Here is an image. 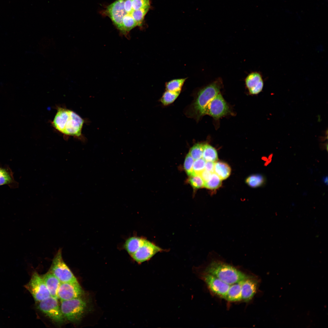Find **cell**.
<instances>
[{"label":"cell","mask_w":328,"mask_h":328,"mask_svg":"<svg viewBox=\"0 0 328 328\" xmlns=\"http://www.w3.org/2000/svg\"><path fill=\"white\" fill-rule=\"evenodd\" d=\"M150 7V0H117L109 5L106 14L117 28L126 35L142 25Z\"/></svg>","instance_id":"cell-1"},{"label":"cell","mask_w":328,"mask_h":328,"mask_svg":"<svg viewBox=\"0 0 328 328\" xmlns=\"http://www.w3.org/2000/svg\"><path fill=\"white\" fill-rule=\"evenodd\" d=\"M57 112L52 122L56 130L66 136L80 138L84 120L73 111L58 107Z\"/></svg>","instance_id":"cell-2"},{"label":"cell","mask_w":328,"mask_h":328,"mask_svg":"<svg viewBox=\"0 0 328 328\" xmlns=\"http://www.w3.org/2000/svg\"><path fill=\"white\" fill-rule=\"evenodd\" d=\"M203 272L230 285L243 280L249 276L230 265L216 260L211 262Z\"/></svg>","instance_id":"cell-3"},{"label":"cell","mask_w":328,"mask_h":328,"mask_svg":"<svg viewBox=\"0 0 328 328\" xmlns=\"http://www.w3.org/2000/svg\"><path fill=\"white\" fill-rule=\"evenodd\" d=\"M223 87L222 80L218 78L199 91L192 106V114L197 119L205 115L207 105L220 93Z\"/></svg>","instance_id":"cell-4"},{"label":"cell","mask_w":328,"mask_h":328,"mask_svg":"<svg viewBox=\"0 0 328 328\" xmlns=\"http://www.w3.org/2000/svg\"><path fill=\"white\" fill-rule=\"evenodd\" d=\"M61 301L60 307L65 319L73 323L81 320L87 309V303L83 296Z\"/></svg>","instance_id":"cell-5"},{"label":"cell","mask_w":328,"mask_h":328,"mask_svg":"<svg viewBox=\"0 0 328 328\" xmlns=\"http://www.w3.org/2000/svg\"><path fill=\"white\" fill-rule=\"evenodd\" d=\"M60 248L54 256L49 271L61 282H74L77 280L69 267L64 261Z\"/></svg>","instance_id":"cell-6"},{"label":"cell","mask_w":328,"mask_h":328,"mask_svg":"<svg viewBox=\"0 0 328 328\" xmlns=\"http://www.w3.org/2000/svg\"><path fill=\"white\" fill-rule=\"evenodd\" d=\"M37 308L53 322L61 324L65 319L59 306L57 299L50 296L37 302Z\"/></svg>","instance_id":"cell-7"},{"label":"cell","mask_w":328,"mask_h":328,"mask_svg":"<svg viewBox=\"0 0 328 328\" xmlns=\"http://www.w3.org/2000/svg\"><path fill=\"white\" fill-rule=\"evenodd\" d=\"M24 286L36 302L51 296L42 276L36 272L33 273L29 282Z\"/></svg>","instance_id":"cell-8"},{"label":"cell","mask_w":328,"mask_h":328,"mask_svg":"<svg viewBox=\"0 0 328 328\" xmlns=\"http://www.w3.org/2000/svg\"><path fill=\"white\" fill-rule=\"evenodd\" d=\"M165 251L154 243L144 238L136 251L131 256L138 263L149 260L155 254Z\"/></svg>","instance_id":"cell-9"},{"label":"cell","mask_w":328,"mask_h":328,"mask_svg":"<svg viewBox=\"0 0 328 328\" xmlns=\"http://www.w3.org/2000/svg\"><path fill=\"white\" fill-rule=\"evenodd\" d=\"M229 106L220 93L209 103L206 109L205 115L217 119L230 114Z\"/></svg>","instance_id":"cell-10"},{"label":"cell","mask_w":328,"mask_h":328,"mask_svg":"<svg viewBox=\"0 0 328 328\" xmlns=\"http://www.w3.org/2000/svg\"><path fill=\"white\" fill-rule=\"evenodd\" d=\"M200 275L211 291L224 299L230 285L215 276L203 271L200 274Z\"/></svg>","instance_id":"cell-11"},{"label":"cell","mask_w":328,"mask_h":328,"mask_svg":"<svg viewBox=\"0 0 328 328\" xmlns=\"http://www.w3.org/2000/svg\"><path fill=\"white\" fill-rule=\"evenodd\" d=\"M84 292L78 281L61 282L57 295L61 301L68 300L83 296Z\"/></svg>","instance_id":"cell-12"},{"label":"cell","mask_w":328,"mask_h":328,"mask_svg":"<svg viewBox=\"0 0 328 328\" xmlns=\"http://www.w3.org/2000/svg\"><path fill=\"white\" fill-rule=\"evenodd\" d=\"M245 82L246 87L251 94H257L263 89L264 82L262 76L258 72L249 73L246 77Z\"/></svg>","instance_id":"cell-13"},{"label":"cell","mask_w":328,"mask_h":328,"mask_svg":"<svg viewBox=\"0 0 328 328\" xmlns=\"http://www.w3.org/2000/svg\"><path fill=\"white\" fill-rule=\"evenodd\" d=\"M257 282L249 276L243 281L241 287V299L245 301L251 300L255 294L257 289Z\"/></svg>","instance_id":"cell-14"},{"label":"cell","mask_w":328,"mask_h":328,"mask_svg":"<svg viewBox=\"0 0 328 328\" xmlns=\"http://www.w3.org/2000/svg\"><path fill=\"white\" fill-rule=\"evenodd\" d=\"M42 277L51 296L58 299L57 291L60 282L53 274L49 272Z\"/></svg>","instance_id":"cell-15"},{"label":"cell","mask_w":328,"mask_h":328,"mask_svg":"<svg viewBox=\"0 0 328 328\" xmlns=\"http://www.w3.org/2000/svg\"><path fill=\"white\" fill-rule=\"evenodd\" d=\"M243 281L230 285L224 299L231 302L241 300V287Z\"/></svg>","instance_id":"cell-16"},{"label":"cell","mask_w":328,"mask_h":328,"mask_svg":"<svg viewBox=\"0 0 328 328\" xmlns=\"http://www.w3.org/2000/svg\"><path fill=\"white\" fill-rule=\"evenodd\" d=\"M17 185L9 168L0 167V186L8 185L10 186Z\"/></svg>","instance_id":"cell-17"},{"label":"cell","mask_w":328,"mask_h":328,"mask_svg":"<svg viewBox=\"0 0 328 328\" xmlns=\"http://www.w3.org/2000/svg\"><path fill=\"white\" fill-rule=\"evenodd\" d=\"M231 171V168L227 163L221 162H215L214 173L221 180L227 178L230 175Z\"/></svg>","instance_id":"cell-18"},{"label":"cell","mask_w":328,"mask_h":328,"mask_svg":"<svg viewBox=\"0 0 328 328\" xmlns=\"http://www.w3.org/2000/svg\"><path fill=\"white\" fill-rule=\"evenodd\" d=\"M144 238L132 237L128 239L124 244V248L131 256L137 250Z\"/></svg>","instance_id":"cell-19"},{"label":"cell","mask_w":328,"mask_h":328,"mask_svg":"<svg viewBox=\"0 0 328 328\" xmlns=\"http://www.w3.org/2000/svg\"><path fill=\"white\" fill-rule=\"evenodd\" d=\"M202 157L206 161L215 162L218 160L217 154L216 149L207 144H204Z\"/></svg>","instance_id":"cell-20"},{"label":"cell","mask_w":328,"mask_h":328,"mask_svg":"<svg viewBox=\"0 0 328 328\" xmlns=\"http://www.w3.org/2000/svg\"><path fill=\"white\" fill-rule=\"evenodd\" d=\"M187 78L175 79L166 83V90L173 91H181L182 87Z\"/></svg>","instance_id":"cell-21"},{"label":"cell","mask_w":328,"mask_h":328,"mask_svg":"<svg viewBox=\"0 0 328 328\" xmlns=\"http://www.w3.org/2000/svg\"><path fill=\"white\" fill-rule=\"evenodd\" d=\"M181 91L173 92L166 90L160 99V101L164 105L173 103L179 96Z\"/></svg>","instance_id":"cell-22"},{"label":"cell","mask_w":328,"mask_h":328,"mask_svg":"<svg viewBox=\"0 0 328 328\" xmlns=\"http://www.w3.org/2000/svg\"><path fill=\"white\" fill-rule=\"evenodd\" d=\"M221 185V180L215 173H213L209 179L205 183L204 187L209 189H217Z\"/></svg>","instance_id":"cell-23"},{"label":"cell","mask_w":328,"mask_h":328,"mask_svg":"<svg viewBox=\"0 0 328 328\" xmlns=\"http://www.w3.org/2000/svg\"><path fill=\"white\" fill-rule=\"evenodd\" d=\"M204 144H196L190 149L189 153L194 160L200 159L202 157Z\"/></svg>","instance_id":"cell-24"},{"label":"cell","mask_w":328,"mask_h":328,"mask_svg":"<svg viewBox=\"0 0 328 328\" xmlns=\"http://www.w3.org/2000/svg\"><path fill=\"white\" fill-rule=\"evenodd\" d=\"M206 163V161L203 158L195 160L193 165L192 176L199 175L200 173L205 169Z\"/></svg>","instance_id":"cell-25"},{"label":"cell","mask_w":328,"mask_h":328,"mask_svg":"<svg viewBox=\"0 0 328 328\" xmlns=\"http://www.w3.org/2000/svg\"><path fill=\"white\" fill-rule=\"evenodd\" d=\"M263 177L261 175H252L248 177L246 180V182L252 187H257L260 186L264 182Z\"/></svg>","instance_id":"cell-26"},{"label":"cell","mask_w":328,"mask_h":328,"mask_svg":"<svg viewBox=\"0 0 328 328\" xmlns=\"http://www.w3.org/2000/svg\"><path fill=\"white\" fill-rule=\"evenodd\" d=\"M189 181L194 189H198L204 187L205 183L199 175L190 176Z\"/></svg>","instance_id":"cell-27"},{"label":"cell","mask_w":328,"mask_h":328,"mask_svg":"<svg viewBox=\"0 0 328 328\" xmlns=\"http://www.w3.org/2000/svg\"><path fill=\"white\" fill-rule=\"evenodd\" d=\"M194 160L189 153L185 160L184 168L187 175L190 176L192 175L193 167Z\"/></svg>","instance_id":"cell-28"},{"label":"cell","mask_w":328,"mask_h":328,"mask_svg":"<svg viewBox=\"0 0 328 328\" xmlns=\"http://www.w3.org/2000/svg\"><path fill=\"white\" fill-rule=\"evenodd\" d=\"M212 173L205 169L200 173L199 176L201 177L204 183H205L209 179Z\"/></svg>","instance_id":"cell-29"},{"label":"cell","mask_w":328,"mask_h":328,"mask_svg":"<svg viewBox=\"0 0 328 328\" xmlns=\"http://www.w3.org/2000/svg\"><path fill=\"white\" fill-rule=\"evenodd\" d=\"M215 162L212 161H207L205 169L212 173H214Z\"/></svg>","instance_id":"cell-30"},{"label":"cell","mask_w":328,"mask_h":328,"mask_svg":"<svg viewBox=\"0 0 328 328\" xmlns=\"http://www.w3.org/2000/svg\"><path fill=\"white\" fill-rule=\"evenodd\" d=\"M323 182L325 183V184L327 185L328 183V177L327 176L324 177L323 179Z\"/></svg>","instance_id":"cell-31"}]
</instances>
